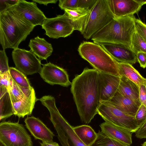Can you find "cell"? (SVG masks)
<instances>
[{
    "instance_id": "obj_40",
    "label": "cell",
    "mask_w": 146,
    "mask_h": 146,
    "mask_svg": "<svg viewBox=\"0 0 146 146\" xmlns=\"http://www.w3.org/2000/svg\"><path fill=\"white\" fill-rule=\"evenodd\" d=\"M32 1L35 2L37 3L40 4H43L46 5L49 3H56L58 1L57 0H32Z\"/></svg>"
},
{
    "instance_id": "obj_42",
    "label": "cell",
    "mask_w": 146,
    "mask_h": 146,
    "mask_svg": "<svg viewBox=\"0 0 146 146\" xmlns=\"http://www.w3.org/2000/svg\"><path fill=\"white\" fill-rule=\"evenodd\" d=\"M137 1L141 4L143 5L146 4V0H136Z\"/></svg>"
},
{
    "instance_id": "obj_25",
    "label": "cell",
    "mask_w": 146,
    "mask_h": 146,
    "mask_svg": "<svg viewBox=\"0 0 146 146\" xmlns=\"http://www.w3.org/2000/svg\"><path fill=\"white\" fill-rule=\"evenodd\" d=\"M73 129L78 137L86 146H91L97 138V133L90 126L80 125L73 127Z\"/></svg>"
},
{
    "instance_id": "obj_31",
    "label": "cell",
    "mask_w": 146,
    "mask_h": 146,
    "mask_svg": "<svg viewBox=\"0 0 146 146\" xmlns=\"http://www.w3.org/2000/svg\"><path fill=\"white\" fill-rule=\"evenodd\" d=\"M8 59L5 50H0V74L5 73L9 70Z\"/></svg>"
},
{
    "instance_id": "obj_4",
    "label": "cell",
    "mask_w": 146,
    "mask_h": 146,
    "mask_svg": "<svg viewBox=\"0 0 146 146\" xmlns=\"http://www.w3.org/2000/svg\"><path fill=\"white\" fill-rule=\"evenodd\" d=\"M78 50L81 57L99 72L120 77L118 62L100 44L84 41L79 45Z\"/></svg>"
},
{
    "instance_id": "obj_35",
    "label": "cell",
    "mask_w": 146,
    "mask_h": 146,
    "mask_svg": "<svg viewBox=\"0 0 146 146\" xmlns=\"http://www.w3.org/2000/svg\"><path fill=\"white\" fill-rule=\"evenodd\" d=\"M98 0H79L78 7L90 11Z\"/></svg>"
},
{
    "instance_id": "obj_13",
    "label": "cell",
    "mask_w": 146,
    "mask_h": 146,
    "mask_svg": "<svg viewBox=\"0 0 146 146\" xmlns=\"http://www.w3.org/2000/svg\"><path fill=\"white\" fill-rule=\"evenodd\" d=\"M116 61L132 65L137 62L136 54L127 45L117 43L100 44Z\"/></svg>"
},
{
    "instance_id": "obj_17",
    "label": "cell",
    "mask_w": 146,
    "mask_h": 146,
    "mask_svg": "<svg viewBox=\"0 0 146 146\" xmlns=\"http://www.w3.org/2000/svg\"><path fill=\"white\" fill-rule=\"evenodd\" d=\"M101 131L108 137L130 145L132 133L127 129L105 122L100 125Z\"/></svg>"
},
{
    "instance_id": "obj_36",
    "label": "cell",
    "mask_w": 146,
    "mask_h": 146,
    "mask_svg": "<svg viewBox=\"0 0 146 146\" xmlns=\"http://www.w3.org/2000/svg\"><path fill=\"white\" fill-rule=\"evenodd\" d=\"M19 0H0V13L6 10L7 9L16 5Z\"/></svg>"
},
{
    "instance_id": "obj_28",
    "label": "cell",
    "mask_w": 146,
    "mask_h": 146,
    "mask_svg": "<svg viewBox=\"0 0 146 146\" xmlns=\"http://www.w3.org/2000/svg\"><path fill=\"white\" fill-rule=\"evenodd\" d=\"M9 72L13 81L18 85L25 88L32 87L25 74L16 68L9 67Z\"/></svg>"
},
{
    "instance_id": "obj_23",
    "label": "cell",
    "mask_w": 146,
    "mask_h": 146,
    "mask_svg": "<svg viewBox=\"0 0 146 146\" xmlns=\"http://www.w3.org/2000/svg\"><path fill=\"white\" fill-rule=\"evenodd\" d=\"M118 66L120 77L123 76L136 84L139 87L145 84L146 78H143L132 66L129 63L118 62Z\"/></svg>"
},
{
    "instance_id": "obj_15",
    "label": "cell",
    "mask_w": 146,
    "mask_h": 146,
    "mask_svg": "<svg viewBox=\"0 0 146 146\" xmlns=\"http://www.w3.org/2000/svg\"><path fill=\"white\" fill-rule=\"evenodd\" d=\"M107 1L115 18L133 15L140 10L143 5L136 0H107Z\"/></svg>"
},
{
    "instance_id": "obj_12",
    "label": "cell",
    "mask_w": 146,
    "mask_h": 146,
    "mask_svg": "<svg viewBox=\"0 0 146 146\" xmlns=\"http://www.w3.org/2000/svg\"><path fill=\"white\" fill-rule=\"evenodd\" d=\"M100 102L110 101L117 91L120 77L99 72Z\"/></svg>"
},
{
    "instance_id": "obj_20",
    "label": "cell",
    "mask_w": 146,
    "mask_h": 146,
    "mask_svg": "<svg viewBox=\"0 0 146 146\" xmlns=\"http://www.w3.org/2000/svg\"><path fill=\"white\" fill-rule=\"evenodd\" d=\"M29 46L30 48V50L40 60H46L53 52L51 44L47 42L44 38H40L38 36L31 39Z\"/></svg>"
},
{
    "instance_id": "obj_22",
    "label": "cell",
    "mask_w": 146,
    "mask_h": 146,
    "mask_svg": "<svg viewBox=\"0 0 146 146\" xmlns=\"http://www.w3.org/2000/svg\"><path fill=\"white\" fill-rule=\"evenodd\" d=\"M64 10L67 13L75 30H77L82 33L90 11L78 7Z\"/></svg>"
},
{
    "instance_id": "obj_8",
    "label": "cell",
    "mask_w": 146,
    "mask_h": 146,
    "mask_svg": "<svg viewBox=\"0 0 146 146\" xmlns=\"http://www.w3.org/2000/svg\"><path fill=\"white\" fill-rule=\"evenodd\" d=\"M0 141L4 146H33L30 135L22 124L10 121L0 123Z\"/></svg>"
},
{
    "instance_id": "obj_30",
    "label": "cell",
    "mask_w": 146,
    "mask_h": 146,
    "mask_svg": "<svg viewBox=\"0 0 146 146\" xmlns=\"http://www.w3.org/2000/svg\"><path fill=\"white\" fill-rule=\"evenodd\" d=\"M137 125L139 127L146 121V107L141 104L139 107L135 116Z\"/></svg>"
},
{
    "instance_id": "obj_14",
    "label": "cell",
    "mask_w": 146,
    "mask_h": 146,
    "mask_svg": "<svg viewBox=\"0 0 146 146\" xmlns=\"http://www.w3.org/2000/svg\"><path fill=\"white\" fill-rule=\"evenodd\" d=\"M15 6L23 16L35 27L37 25L42 26L46 18L34 2L19 0Z\"/></svg>"
},
{
    "instance_id": "obj_7",
    "label": "cell",
    "mask_w": 146,
    "mask_h": 146,
    "mask_svg": "<svg viewBox=\"0 0 146 146\" xmlns=\"http://www.w3.org/2000/svg\"><path fill=\"white\" fill-rule=\"evenodd\" d=\"M98 113L105 122L125 128L132 133H135L139 128L135 117L128 115L108 102H101Z\"/></svg>"
},
{
    "instance_id": "obj_27",
    "label": "cell",
    "mask_w": 146,
    "mask_h": 146,
    "mask_svg": "<svg viewBox=\"0 0 146 146\" xmlns=\"http://www.w3.org/2000/svg\"><path fill=\"white\" fill-rule=\"evenodd\" d=\"M97 138L91 146H130L111 138L99 130Z\"/></svg>"
},
{
    "instance_id": "obj_44",
    "label": "cell",
    "mask_w": 146,
    "mask_h": 146,
    "mask_svg": "<svg viewBox=\"0 0 146 146\" xmlns=\"http://www.w3.org/2000/svg\"><path fill=\"white\" fill-rule=\"evenodd\" d=\"M145 86H146V81H145Z\"/></svg>"
},
{
    "instance_id": "obj_34",
    "label": "cell",
    "mask_w": 146,
    "mask_h": 146,
    "mask_svg": "<svg viewBox=\"0 0 146 146\" xmlns=\"http://www.w3.org/2000/svg\"><path fill=\"white\" fill-rule=\"evenodd\" d=\"M135 30L146 41V24L140 19H136Z\"/></svg>"
},
{
    "instance_id": "obj_41",
    "label": "cell",
    "mask_w": 146,
    "mask_h": 146,
    "mask_svg": "<svg viewBox=\"0 0 146 146\" xmlns=\"http://www.w3.org/2000/svg\"><path fill=\"white\" fill-rule=\"evenodd\" d=\"M40 143V146H60L57 143L53 141H42Z\"/></svg>"
},
{
    "instance_id": "obj_21",
    "label": "cell",
    "mask_w": 146,
    "mask_h": 146,
    "mask_svg": "<svg viewBox=\"0 0 146 146\" xmlns=\"http://www.w3.org/2000/svg\"><path fill=\"white\" fill-rule=\"evenodd\" d=\"M125 113L135 117L139 107L131 99L122 95L118 91L109 101Z\"/></svg>"
},
{
    "instance_id": "obj_24",
    "label": "cell",
    "mask_w": 146,
    "mask_h": 146,
    "mask_svg": "<svg viewBox=\"0 0 146 146\" xmlns=\"http://www.w3.org/2000/svg\"><path fill=\"white\" fill-rule=\"evenodd\" d=\"M0 120L7 118L13 114L12 102L8 90L0 86Z\"/></svg>"
},
{
    "instance_id": "obj_1",
    "label": "cell",
    "mask_w": 146,
    "mask_h": 146,
    "mask_svg": "<svg viewBox=\"0 0 146 146\" xmlns=\"http://www.w3.org/2000/svg\"><path fill=\"white\" fill-rule=\"evenodd\" d=\"M72 93L81 121L88 124L98 113L100 103L99 71L87 67L71 83Z\"/></svg>"
},
{
    "instance_id": "obj_38",
    "label": "cell",
    "mask_w": 146,
    "mask_h": 146,
    "mask_svg": "<svg viewBox=\"0 0 146 146\" xmlns=\"http://www.w3.org/2000/svg\"><path fill=\"white\" fill-rule=\"evenodd\" d=\"M137 62L139 63L140 66L145 68L146 67V53L139 52L136 54Z\"/></svg>"
},
{
    "instance_id": "obj_2",
    "label": "cell",
    "mask_w": 146,
    "mask_h": 146,
    "mask_svg": "<svg viewBox=\"0 0 146 146\" xmlns=\"http://www.w3.org/2000/svg\"><path fill=\"white\" fill-rule=\"evenodd\" d=\"M15 5L0 13V43L3 50L18 48L35 27Z\"/></svg>"
},
{
    "instance_id": "obj_37",
    "label": "cell",
    "mask_w": 146,
    "mask_h": 146,
    "mask_svg": "<svg viewBox=\"0 0 146 146\" xmlns=\"http://www.w3.org/2000/svg\"><path fill=\"white\" fill-rule=\"evenodd\" d=\"M139 98L141 104L146 107V86L145 84L139 87Z\"/></svg>"
},
{
    "instance_id": "obj_29",
    "label": "cell",
    "mask_w": 146,
    "mask_h": 146,
    "mask_svg": "<svg viewBox=\"0 0 146 146\" xmlns=\"http://www.w3.org/2000/svg\"><path fill=\"white\" fill-rule=\"evenodd\" d=\"M131 48L136 54L139 52L146 53V41L136 30L132 36Z\"/></svg>"
},
{
    "instance_id": "obj_43",
    "label": "cell",
    "mask_w": 146,
    "mask_h": 146,
    "mask_svg": "<svg viewBox=\"0 0 146 146\" xmlns=\"http://www.w3.org/2000/svg\"><path fill=\"white\" fill-rule=\"evenodd\" d=\"M142 146H146V141L142 144Z\"/></svg>"
},
{
    "instance_id": "obj_39",
    "label": "cell",
    "mask_w": 146,
    "mask_h": 146,
    "mask_svg": "<svg viewBox=\"0 0 146 146\" xmlns=\"http://www.w3.org/2000/svg\"><path fill=\"white\" fill-rule=\"evenodd\" d=\"M135 133V136L138 138H146V121Z\"/></svg>"
},
{
    "instance_id": "obj_33",
    "label": "cell",
    "mask_w": 146,
    "mask_h": 146,
    "mask_svg": "<svg viewBox=\"0 0 146 146\" xmlns=\"http://www.w3.org/2000/svg\"><path fill=\"white\" fill-rule=\"evenodd\" d=\"M13 80L9 71L2 74H0V86L6 88L8 91L12 84Z\"/></svg>"
},
{
    "instance_id": "obj_19",
    "label": "cell",
    "mask_w": 146,
    "mask_h": 146,
    "mask_svg": "<svg viewBox=\"0 0 146 146\" xmlns=\"http://www.w3.org/2000/svg\"><path fill=\"white\" fill-rule=\"evenodd\" d=\"M123 96L132 100L139 107L141 105L139 98V87L123 76L120 77L117 91Z\"/></svg>"
},
{
    "instance_id": "obj_18",
    "label": "cell",
    "mask_w": 146,
    "mask_h": 146,
    "mask_svg": "<svg viewBox=\"0 0 146 146\" xmlns=\"http://www.w3.org/2000/svg\"><path fill=\"white\" fill-rule=\"evenodd\" d=\"M38 100L33 88L22 100L17 102H12L13 114L19 117L23 118L26 115H31L35 103Z\"/></svg>"
},
{
    "instance_id": "obj_6",
    "label": "cell",
    "mask_w": 146,
    "mask_h": 146,
    "mask_svg": "<svg viewBox=\"0 0 146 146\" xmlns=\"http://www.w3.org/2000/svg\"><path fill=\"white\" fill-rule=\"evenodd\" d=\"M114 18L107 0H98L90 11L81 34L87 40L91 38L96 33Z\"/></svg>"
},
{
    "instance_id": "obj_9",
    "label": "cell",
    "mask_w": 146,
    "mask_h": 146,
    "mask_svg": "<svg viewBox=\"0 0 146 146\" xmlns=\"http://www.w3.org/2000/svg\"><path fill=\"white\" fill-rule=\"evenodd\" d=\"M45 34L50 38L58 39L71 35L75 30L67 13L52 18H46L41 26Z\"/></svg>"
},
{
    "instance_id": "obj_32",
    "label": "cell",
    "mask_w": 146,
    "mask_h": 146,
    "mask_svg": "<svg viewBox=\"0 0 146 146\" xmlns=\"http://www.w3.org/2000/svg\"><path fill=\"white\" fill-rule=\"evenodd\" d=\"M79 0H59V6L61 9H70L78 7Z\"/></svg>"
},
{
    "instance_id": "obj_5",
    "label": "cell",
    "mask_w": 146,
    "mask_h": 146,
    "mask_svg": "<svg viewBox=\"0 0 146 146\" xmlns=\"http://www.w3.org/2000/svg\"><path fill=\"white\" fill-rule=\"evenodd\" d=\"M42 104L46 107L50 114V120L58 134V138L62 146H86L75 133L73 127L59 112L54 97L44 99Z\"/></svg>"
},
{
    "instance_id": "obj_3",
    "label": "cell",
    "mask_w": 146,
    "mask_h": 146,
    "mask_svg": "<svg viewBox=\"0 0 146 146\" xmlns=\"http://www.w3.org/2000/svg\"><path fill=\"white\" fill-rule=\"evenodd\" d=\"M134 15L114 18L92 37L93 42L99 44L117 43L131 48L133 35L135 31Z\"/></svg>"
},
{
    "instance_id": "obj_16",
    "label": "cell",
    "mask_w": 146,
    "mask_h": 146,
    "mask_svg": "<svg viewBox=\"0 0 146 146\" xmlns=\"http://www.w3.org/2000/svg\"><path fill=\"white\" fill-rule=\"evenodd\" d=\"M24 122L26 127L35 139L42 141H53L54 134L39 118L27 117Z\"/></svg>"
},
{
    "instance_id": "obj_11",
    "label": "cell",
    "mask_w": 146,
    "mask_h": 146,
    "mask_svg": "<svg viewBox=\"0 0 146 146\" xmlns=\"http://www.w3.org/2000/svg\"><path fill=\"white\" fill-rule=\"evenodd\" d=\"M39 73L44 80L51 85H59L67 87L71 84L67 72L50 62L43 64Z\"/></svg>"
},
{
    "instance_id": "obj_10",
    "label": "cell",
    "mask_w": 146,
    "mask_h": 146,
    "mask_svg": "<svg viewBox=\"0 0 146 146\" xmlns=\"http://www.w3.org/2000/svg\"><path fill=\"white\" fill-rule=\"evenodd\" d=\"M12 55L15 68L25 75H32L40 71V60L31 50L18 48L13 50Z\"/></svg>"
},
{
    "instance_id": "obj_26",
    "label": "cell",
    "mask_w": 146,
    "mask_h": 146,
    "mask_svg": "<svg viewBox=\"0 0 146 146\" xmlns=\"http://www.w3.org/2000/svg\"><path fill=\"white\" fill-rule=\"evenodd\" d=\"M33 88H27L21 87L13 80L12 85L9 90L12 102H19L25 98Z\"/></svg>"
}]
</instances>
